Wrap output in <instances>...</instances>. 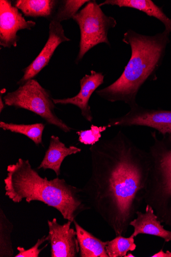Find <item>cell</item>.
Wrapping results in <instances>:
<instances>
[{"label": "cell", "instance_id": "obj_1", "mask_svg": "<svg viewBox=\"0 0 171 257\" xmlns=\"http://www.w3.org/2000/svg\"><path fill=\"white\" fill-rule=\"evenodd\" d=\"M89 151L91 175L83 193L116 236H124L144 201L151 168L149 152L122 131L101 139Z\"/></svg>", "mask_w": 171, "mask_h": 257}, {"label": "cell", "instance_id": "obj_2", "mask_svg": "<svg viewBox=\"0 0 171 257\" xmlns=\"http://www.w3.org/2000/svg\"><path fill=\"white\" fill-rule=\"evenodd\" d=\"M4 180L6 196L16 203L40 201L58 210L65 219L73 222L82 212L90 209L82 189L57 177L49 180L33 168L29 160L19 158L7 168Z\"/></svg>", "mask_w": 171, "mask_h": 257}, {"label": "cell", "instance_id": "obj_3", "mask_svg": "<svg viewBox=\"0 0 171 257\" xmlns=\"http://www.w3.org/2000/svg\"><path fill=\"white\" fill-rule=\"evenodd\" d=\"M169 34L164 30L146 36L128 30L122 41L130 47V59L119 78L108 86L96 90V95L110 102H124L130 108L136 106V97L142 86L156 79V72L170 42Z\"/></svg>", "mask_w": 171, "mask_h": 257}, {"label": "cell", "instance_id": "obj_4", "mask_svg": "<svg viewBox=\"0 0 171 257\" xmlns=\"http://www.w3.org/2000/svg\"><path fill=\"white\" fill-rule=\"evenodd\" d=\"M153 140L149 154L151 168L146 182L144 202L150 205L161 223L171 229V134Z\"/></svg>", "mask_w": 171, "mask_h": 257}, {"label": "cell", "instance_id": "obj_5", "mask_svg": "<svg viewBox=\"0 0 171 257\" xmlns=\"http://www.w3.org/2000/svg\"><path fill=\"white\" fill-rule=\"evenodd\" d=\"M53 99L51 91L35 79L20 85L17 90L8 92L4 97L7 106L30 110L41 116L48 124L57 127L65 133L74 130L56 114V107Z\"/></svg>", "mask_w": 171, "mask_h": 257}, {"label": "cell", "instance_id": "obj_6", "mask_svg": "<svg viewBox=\"0 0 171 257\" xmlns=\"http://www.w3.org/2000/svg\"><path fill=\"white\" fill-rule=\"evenodd\" d=\"M80 30V50L76 59L78 64L84 56L97 45L105 43L111 46L108 34L115 28L116 20L107 16L95 1H90L72 18Z\"/></svg>", "mask_w": 171, "mask_h": 257}, {"label": "cell", "instance_id": "obj_7", "mask_svg": "<svg viewBox=\"0 0 171 257\" xmlns=\"http://www.w3.org/2000/svg\"><path fill=\"white\" fill-rule=\"evenodd\" d=\"M109 128L115 126H146L157 131L162 136L171 134V110L149 109L137 104L126 114L111 118Z\"/></svg>", "mask_w": 171, "mask_h": 257}, {"label": "cell", "instance_id": "obj_8", "mask_svg": "<svg viewBox=\"0 0 171 257\" xmlns=\"http://www.w3.org/2000/svg\"><path fill=\"white\" fill-rule=\"evenodd\" d=\"M36 26L33 21H27L9 0L0 1V45L10 49L17 47L20 37L18 31H31Z\"/></svg>", "mask_w": 171, "mask_h": 257}, {"label": "cell", "instance_id": "obj_9", "mask_svg": "<svg viewBox=\"0 0 171 257\" xmlns=\"http://www.w3.org/2000/svg\"><path fill=\"white\" fill-rule=\"evenodd\" d=\"M48 39L43 49L36 59L27 67L22 70L23 76L17 84L21 85L36 77L42 70L50 63L58 47L62 43L70 41L60 22L50 21Z\"/></svg>", "mask_w": 171, "mask_h": 257}, {"label": "cell", "instance_id": "obj_10", "mask_svg": "<svg viewBox=\"0 0 171 257\" xmlns=\"http://www.w3.org/2000/svg\"><path fill=\"white\" fill-rule=\"evenodd\" d=\"M48 241L51 245L52 257H76L80 252L77 232L71 228L72 222L60 224L56 218L47 221Z\"/></svg>", "mask_w": 171, "mask_h": 257}, {"label": "cell", "instance_id": "obj_11", "mask_svg": "<svg viewBox=\"0 0 171 257\" xmlns=\"http://www.w3.org/2000/svg\"><path fill=\"white\" fill-rule=\"evenodd\" d=\"M105 76L102 73L91 71L90 75H85L81 80L80 90L75 97L65 99H53L56 104L75 105L80 108L83 118L92 123L93 115L89 100L93 93L104 82Z\"/></svg>", "mask_w": 171, "mask_h": 257}, {"label": "cell", "instance_id": "obj_12", "mask_svg": "<svg viewBox=\"0 0 171 257\" xmlns=\"http://www.w3.org/2000/svg\"><path fill=\"white\" fill-rule=\"evenodd\" d=\"M145 211L144 213L137 211L136 218L131 221L130 226L134 228L131 236L135 238L140 234H146L161 238L165 242L171 241V231L164 229L153 208L146 204Z\"/></svg>", "mask_w": 171, "mask_h": 257}, {"label": "cell", "instance_id": "obj_13", "mask_svg": "<svg viewBox=\"0 0 171 257\" xmlns=\"http://www.w3.org/2000/svg\"><path fill=\"white\" fill-rule=\"evenodd\" d=\"M82 150L75 146L67 148L59 137L53 135L50 146L37 170L50 169L54 171L59 177L61 175V168L64 160L68 156L80 153Z\"/></svg>", "mask_w": 171, "mask_h": 257}, {"label": "cell", "instance_id": "obj_14", "mask_svg": "<svg viewBox=\"0 0 171 257\" xmlns=\"http://www.w3.org/2000/svg\"><path fill=\"white\" fill-rule=\"evenodd\" d=\"M99 6L100 7L111 6L137 10L160 21L164 26V30L169 34L171 33V19L165 15L162 7H158L151 0H106Z\"/></svg>", "mask_w": 171, "mask_h": 257}, {"label": "cell", "instance_id": "obj_15", "mask_svg": "<svg viewBox=\"0 0 171 257\" xmlns=\"http://www.w3.org/2000/svg\"><path fill=\"white\" fill-rule=\"evenodd\" d=\"M60 1L57 0H16L13 6L26 17L53 19Z\"/></svg>", "mask_w": 171, "mask_h": 257}, {"label": "cell", "instance_id": "obj_16", "mask_svg": "<svg viewBox=\"0 0 171 257\" xmlns=\"http://www.w3.org/2000/svg\"><path fill=\"white\" fill-rule=\"evenodd\" d=\"M74 223L81 257H109L106 250L108 241H102L83 228L76 220Z\"/></svg>", "mask_w": 171, "mask_h": 257}, {"label": "cell", "instance_id": "obj_17", "mask_svg": "<svg viewBox=\"0 0 171 257\" xmlns=\"http://www.w3.org/2000/svg\"><path fill=\"white\" fill-rule=\"evenodd\" d=\"M45 124L42 123L32 124H18L0 122V127L4 131L25 135L30 139L37 146L43 145L42 136Z\"/></svg>", "mask_w": 171, "mask_h": 257}, {"label": "cell", "instance_id": "obj_18", "mask_svg": "<svg viewBox=\"0 0 171 257\" xmlns=\"http://www.w3.org/2000/svg\"><path fill=\"white\" fill-rule=\"evenodd\" d=\"M13 224L0 208V256H13L14 251L12 241Z\"/></svg>", "mask_w": 171, "mask_h": 257}, {"label": "cell", "instance_id": "obj_19", "mask_svg": "<svg viewBox=\"0 0 171 257\" xmlns=\"http://www.w3.org/2000/svg\"><path fill=\"white\" fill-rule=\"evenodd\" d=\"M134 237L128 238L117 236L111 241H108L106 250L109 257H126L128 252L134 251L136 248Z\"/></svg>", "mask_w": 171, "mask_h": 257}, {"label": "cell", "instance_id": "obj_20", "mask_svg": "<svg viewBox=\"0 0 171 257\" xmlns=\"http://www.w3.org/2000/svg\"><path fill=\"white\" fill-rule=\"evenodd\" d=\"M88 0H63L60 1L56 12L51 21L61 22L72 19Z\"/></svg>", "mask_w": 171, "mask_h": 257}, {"label": "cell", "instance_id": "obj_21", "mask_svg": "<svg viewBox=\"0 0 171 257\" xmlns=\"http://www.w3.org/2000/svg\"><path fill=\"white\" fill-rule=\"evenodd\" d=\"M108 128V125L97 126L92 125L89 130L78 131L77 134L79 136V141L86 146H93L100 141L102 134Z\"/></svg>", "mask_w": 171, "mask_h": 257}, {"label": "cell", "instance_id": "obj_22", "mask_svg": "<svg viewBox=\"0 0 171 257\" xmlns=\"http://www.w3.org/2000/svg\"><path fill=\"white\" fill-rule=\"evenodd\" d=\"M48 236H44L41 239L38 240L36 244L31 248L26 250L24 247L19 246L17 247V249L19 251V253L15 256V257H38L41 251L47 246V245L43 247L42 249H40V246L44 242L48 241Z\"/></svg>", "mask_w": 171, "mask_h": 257}, {"label": "cell", "instance_id": "obj_23", "mask_svg": "<svg viewBox=\"0 0 171 257\" xmlns=\"http://www.w3.org/2000/svg\"><path fill=\"white\" fill-rule=\"evenodd\" d=\"M7 91L6 89L3 88L0 91V112L2 113L3 111L5 109L6 107V103H4V100L3 99V95Z\"/></svg>", "mask_w": 171, "mask_h": 257}, {"label": "cell", "instance_id": "obj_24", "mask_svg": "<svg viewBox=\"0 0 171 257\" xmlns=\"http://www.w3.org/2000/svg\"><path fill=\"white\" fill-rule=\"evenodd\" d=\"M152 257H171V252L168 250L165 252L163 251L162 249H161L157 253L151 256Z\"/></svg>", "mask_w": 171, "mask_h": 257}, {"label": "cell", "instance_id": "obj_25", "mask_svg": "<svg viewBox=\"0 0 171 257\" xmlns=\"http://www.w3.org/2000/svg\"><path fill=\"white\" fill-rule=\"evenodd\" d=\"M129 256L134 257L135 256L134 255H133L132 254H131V253H130L128 254H127L126 257H129Z\"/></svg>", "mask_w": 171, "mask_h": 257}]
</instances>
